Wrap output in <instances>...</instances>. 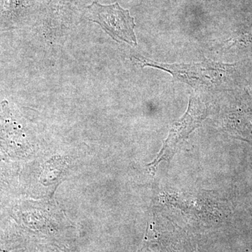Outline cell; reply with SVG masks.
Instances as JSON below:
<instances>
[{"label": "cell", "mask_w": 252, "mask_h": 252, "mask_svg": "<svg viewBox=\"0 0 252 252\" xmlns=\"http://www.w3.org/2000/svg\"><path fill=\"white\" fill-rule=\"evenodd\" d=\"M207 115L206 105L197 96H190L188 109L185 115L172 125L162 149L153 161L147 165L151 173L157 172L160 162H169L171 160L181 142L201 125Z\"/></svg>", "instance_id": "obj_1"}, {"label": "cell", "mask_w": 252, "mask_h": 252, "mask_svg": "<svg viewBox=\"0 0 252 252\" xmlns=\"http://www.w3.org/2000/svg\"><path fill=\"white\" fill-rule=\"evenodd\" d=\"M87 16L90 21L99 24L114 40L137 45L135 19L129 10L123 9L119 3L102 5L94 1L87 7Z\"/></svg>", "instance_id": "obj_2"}, {"label": "cell", "mask_w": 252, "mask_h": 252, "mask_svg": "<svg viewBox=\"0 0 252 252\" xmlns=\"http://www.w3.org/2000/svg\"><path fill=\"white\" fill-rule=\"evenodd\" d=\"M142 67H152L162 69L172 74L175 80L185 83L194 88L210 87L218 80L224 68L220 63L212 61L202 63H174L167 64L156 62L140 55L134 56Z\"/></svg>", "instance_id": "obj_3"}, {"label": "cell", "mask_w": 252, "mask_h": 252, "mask_svg": "<svg viewBox=\"0 0 252 252\" xmlns=\"http://www.w3.org/2000/svg\"><path fill=\"white\" fill-rule=\"evenodd\" d=\"M140 252H178L173 239L168 232L159 231L154 226L153 223H149L147 237L143 248Z\"/></svg>", "instance_id": "obj_4"}, {"label": "cell", "mask_w": 252, "mask_h": 252, "mask_svg": "<svg viewBox=\"0 0 252 252\" xmlns=\"http://www.w3.org/2000/svg\"></svg>", "instance_id": "obj_5"}]
</instances>
